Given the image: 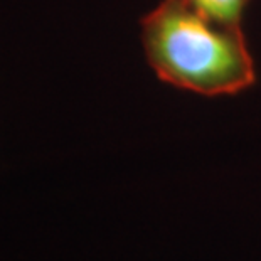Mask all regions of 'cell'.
<instances>
[{
	"mask_svg": "<svg viewBox=\"0 0 261 261\" xmlns=\"http://www.w3.org/2000/svg\"><path fill=\"white\" fill-rule=\"evenodd\" d=\"M142 46L160 81L201 96H232L256 83L241 25L189 0H164L142 19Z\"/></svg>",
	"mask_w": 261,
	"mask_h": 261,
	"instance_id": "cell-1",
	"label": "cell"
},
{
	"mask_svg": "<svg viewBox=\"0 0 261 261\" xmlns=\"http://www.w3.org/2000/svg\"><path fill=\"white\" fill-rule=\"evenodd\" d=\"M204 14L232 25H241L244 10L251 0H189Z\"/></svg>",
	"mask_w": 261,
	"mask_h": 261,
	"instance_id": "cell-2",
	"label": "cell"
}]
</instances>
